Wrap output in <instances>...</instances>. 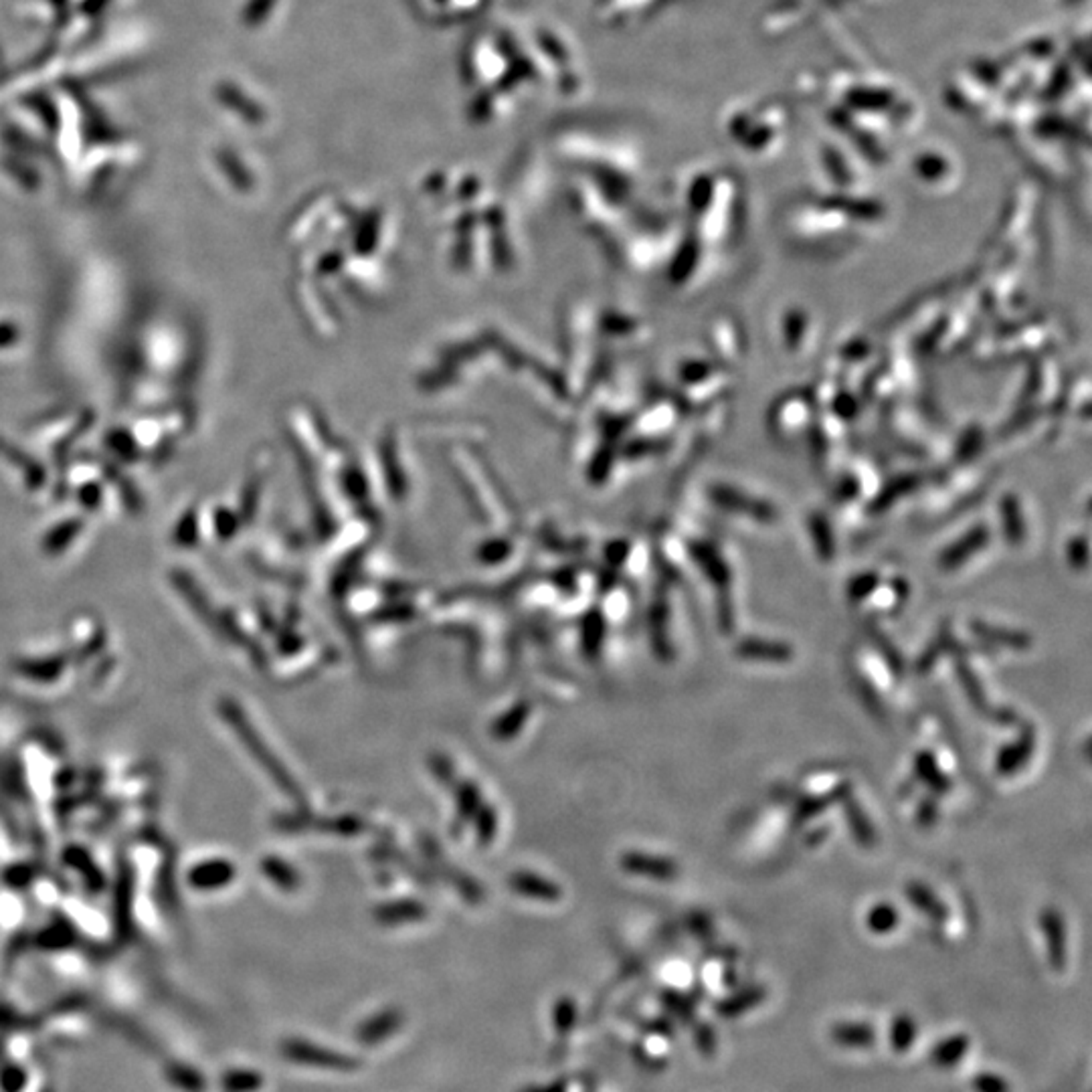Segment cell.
Wrapping results in <instances>:
<instances>
[{"label": "cell", "instance_id": "cell-9", "mask_svg": "<svg viewBox=\"0 0 1092 1092\" xmlns=\"http://www.w3.org/2000/svg\"><path fill=\"white\" fill-rule=\"evenodd\" d=\"M0 460H5L6 463L13 465V468H17V472L23 475L29 490H41V487H45L47 470L43 468V463H39L33 455H29L27 451L20 450L18 445L5 438H0Z\"/></svg>", "mask_w": 1092, "mask_h": 1092}, {"label": "cell", "instance_id": "cell-22", "mask_svg": "<svg viewBox=\"0 0 1092 1092\" xmlns=\"http://www.w3.org/2000/svg\"><path fill=\"white\" fill-rule=\"evenodd\" d=\"M1002 530L1007 543L1017 546L1026 540V521L1022 502L1017 500L1015 494H1005L1002 498Z\"/></svg>", "mask_w": 1092, "mask_h": 1092}, {"label": "cell", "instance_id": "cell-7", "mask_svg": "<svg viewBox=\"0 0 1092 1092\" xmlns=\"http://www.w3.org/2000/svg\"><path fill=\"white\" fill-rule=\"evenodd\" d=\"M1036 750V730L1027 725L1012 743L1002 747L995 755V773L1000 777H1014L1030 762Z\"/></svg>", "mask_w": 1092, "mask_h": 1092}, {"label": "cell", "instance_id": "cell-10", "mask_svg": "<svg viewBox=\"0 0 1092 1092\" xmlns=\"http://www.w3.org/2000/svg\"><path fill=\"white\" fill-rule=\"evenodd\" d=\"M1038 922H1040V929L1046 937L1050 965H1052L1054 969H1064L1068 951L1064 917L1060 915L1056 908H1044L1040 917H1038Z\"/></svg>", "mask_w": 1092, "mask_h": 1092}, {"label": "cell", "instance_id": "cell-27", "mask_svg": "<svg viewBox=\"0 0 1092 1092\" xmlns=\"http://www.w3.org/2000/svg\"><path fill=\"white\" fill-rule=\"evenodd\" d=\"M810 316L805 314L803 310H789L783 314L781 318V332H783V342H786L791 350H798L803 346L805 338L810 334Z\"/></svg>", "mask_w": 1092, "mask_h": 1092}, {"label": "cell", "instance_id": "cell-43", "mask_svg": "<svg viewBox=\"0 0 1092 1092\" xmlns=\"http://www.w3.org/2000/svg\"><path fill=\"white\" fill-rule=\"evenodd\" d=\"M265 870L270 872V876L283 888H295L298 886V876L292 870L288 864H282V862H275L270 860L268 866H265Z\"/></svg>", "mask_w": 1092, "mask_h": 1092}, {"label": "cell", "instance_id": "cell-15", "mask_svg": "<svg viewBox=\"0 0 1092 1092\" xmlns=\"http://www.w3.org/2000/svg\"><path fill=\"white\" fill-rule=\"evenodd\" d=\"M840 805H842L844 818L847 822V828H850L856 844L860 847H866V850H870V847H874L878 842V834H876L872 820L868 818V813L860 805V801L854 798V793H847L846 798L840 801Z\"/></svg>", "mask_w": 1092, "mask_h": 1092}, {"label": "cell", "instance_id": "cell-42", "mask_svg": "<svg viewBox=\"0 0 1092 1092\" xmlns=\"http://www.w3.org/2000/svg\"><path fill=\"white\" fill-rule=\"evenodd\" d=\"M915 820L920 828H932V825H935V822L939 820V803L935 795H929V798L918 803Z\"/></svg>", "mask_w": 1092, "mask_h": 1092}, {"label": "cell", "instance_id": "cell-4", "mask_svg": "<svg viewBox=\"0 0 1092 1092\" xmlns=\"http://www.w3.org/2000/svg\"><path fill=\"white\" fill-rule=\"evenodd\" d=\"M285 1054L295 1062L320 1066L326 1070H338V1073H353L360 1066V1062L353 1056H346L338 1050H328L322 1046H316L304 1040H294L285 1044Z\"/></svg>", "mask_w": 1092, "mask_h": 1092}, {"label": "cell", "instance_id": "cell-16", "mask_svg": "<svg viewBox=\"0 0 1092 1092\" xmlns=\"http://www.w3.org/2000/svg\"><path fill=\"white\" fill-rule=\"evenodd\" d=\"M95 470H100L105 482L114 486V490L118 492L126 512H130V514L142 512V508H144L142 496H140V492H138V487L134 486V482L128 478V475H126L122 470L115 468V465L108 460H95Z\"/></svg>", "mask_w": 1092, "mask_h": 1092}, {"label": "cell", "instance_id": "cell-17", "mask_svg": "<svg viewBox=\"0 0 1092 1092\" xmlns=\"http://www.w3.org/2000/svg\"><path fill=\"white\" fill-rule=\"evenodd\" d=\"M905 894H906L908 903L913 905L918 910V913H922V915H925L930 920L945 922L951 917L949 906L945 903H942V898L930 886H927L925 882H918V880H910V882L905 888Z\"/></svg>", "mask_w": 1092, "mask_h": 1092}, {"label": "cell", "instance_id": "cell-20", "mask_svg": "<svg viewBox=\"0 0 1092 1092\" xmlns=\"http://www.w3.org/2000/svg\"><path fill=\"white\" fill-rule=\"evenodd\" d=\"M955 676H957L959 686L963 688L965 696H967V700L971 702V706L978 710V713L990 716L993 706L990 704L988 694H985L978 674H975V670L969 666V660L963 654L955 655Z\"/></svg>", "mask_w": 1092, "mask_h": 1092}, {"label": "cell", "instance_id": "cell-35", "mask_svg": "<svg viewBox=\"0 0 1092 1092\" xmlns=\"http://www.w3.org/2000/svg\"><path fill=\"white\" fill-rule=\"evenodd\" d=\"M198 538V512L195 506L186 508V510L180 514L178 522L174 526V543L180 546H190L195 545Z\"/></svg>", "mask_w": 1092, "mask_h": 1092}, {"label": "cell", "instance_id": "cell-25", "mask_svg": "<svg viewBox=\"0 0 1092 1092\" xmlns=\"http://www.w3.org/2000/svg\"><path fill=\"white\" fill-rule=\"evenodd\" d=\"M83 530V521L79 516H69L66 521L53 526L43 538V550L49 555H61L73 540L79 536Z\"/></svg>", "mask_w": 1092, "mask_h": 1092}, {"label": "cell", "instance_id": "cell-13", "mask_svg": "<svg viewBox=\"0 0 1092 1092\" xmlns=\"http://www.w3.org/2000/svg\"><path fill=\"white\" fill-rule=\"evenodd\" d=\"M508 886H510L512 893L516 894L533 900H545V903H555V900L563 896V890H560V886L555 884L553 880L538 876L530 870L512 872L508 876Z\"/></svg>", "mask_w": 1092, "mask_h": 1092}, {"label": "cell", "instance_id": "cell-14", "mask_svg": "<svg viewBox=\"0 0 1092 1092\" xmlns=\"http://www.w3.org/2000/svg\"><path fill=\"white\" fill-rule=\"evenodd\" d=\"M426 917H427V908L417 898L389 900V903L378 905L375 908V920L378 922V925H385V927L409 925V922H417Z\"/></svg>", "mask_w": 1092, "mask_h": 1092}, {"label": "cell", "instance_id": "cell-18", "mask_svg": "<svg viewBox=\"0 0 1092 1092\" xmlns=\"http://www.w3.org/2000/svg\"><path fill=\"white\" fill-rule=\"evenodd\" d=\"M913 771H915L917 779L922 783V786H927L932 795H945L953 789V781L939 765L935 752H930V750L917 752L915 761H913Z\"/></svg>", "mask_w": 1092, "mask_h": 1092}, {"label": "cell", "instance_id": "cell-45", "mask_svg": "<svg viewBox=\"0 0 1092 1092\" xmlns=\"http://www.w3.org/2000/svg\"><path fill=\"white\" fill-rule=\"evenodd\" d=\"M20 336H23V330H20L17 322L0 320V350L17 346L20 342Z\"/></svg>", "mask_w": 1092, "mask_h": 1092}, {"label": "cell", "instance_id": "cell-33", "mask_svg": "<svg viewBox=\"0 0 1092 1092\" xmlns=\"http://www.w3.org/2000/svg\"><path fill=\"white\" fill-rule=\"evenodd\" d=\"M953 643H955V642H953V635L949 631L947 633L942 631L939 635V638L935 642H932V643H929L927 648L922 650V654L918 655L917 666H915L917 672L918 674H929L932 670V667L937 666V662L941 660V655L953 650Z\"/></svg>", "mask_w": 1092, "mask_h": 1092}, {"label": "cell", "instance_id": "cell-11", "mask_svg": "<svg viewBox=\"0 0 1092 1092\" xmlns=\"http://www.w3.org/2000/svg\"><path fill=\"white\" fill-rule=\"evenodd\" d=\"M847 793H852V783L844 781V783H837L834 789L825 791V793L805 795V798H801L793 810V815H791L793 828H801L803 823H808L810 820L818 818V815L828 810L830 805L840 803Z\"/></svg>", "mask_w": 1092, "mask_h": 1092}, {"label": "cell", "instance_id": "cell-21", "mask_svg": "<svg viewBox=\"0 0 1092 1092\" xmlns=\"http://www.w3.org/2000/svg\"><path fill=\"white\" fill-rule=\"evenodd\" d=\"M402 1024V1014L399 1010H385L370 1017L356 1030V1040L366 1046H375L378 1042L397 1032Z\"/></svg>", "mask_w": 1092, "mask_h": 1092}, {"label": "cell", "instance_id": "cell-12", "mask_svg": "<svg viewBox=\"0 0 1092 1092\" xmlns=\"http://www.w3.org/2000/svg\"><path fill=\"white\" fill-rule=\"evenodd\" d=\"M735 654L743 660L752 662H775L786 664L793 660V645L779 640H765V638H747L737 643Z\"/></svg>", "mask_w": 1092, "mask_h": 1092}, {"label": "cell", "instance_id": "cell-32", "mask_svg": "<svg viewBox=\"0 0 1092 1092\" xmlns=\"http://www.w3.org/2000/svg\"><path fill=\"white\" fill-rule=\"evenodd\" d=\"M603 640H606V623H603V618L599 613H593V618L582 625V654H585L589 660H595L603 650Z\"/></svg>", "mask_w": 1092, "mask_h": 1092}, {"label": "cell", "instance_id": "cell-29", "mask_svg": "<svg viewBox=\"0 0 1092 1092\" xmlns=\"http://www.w3.org/2000/svg\"><path fill=\"white\" fill-rule=\"evenodd\" d=\"M810 536L815 546V555L822 560H832L835 557V538L832 534L830 522L822 514H813L810 521Z\"/></svg>", "mask_w": 1092, "mask_h": 1092}, {"label": "cell", "instance_id": "cell-8", "mask_svg": "<svg viewBox=\"0 0 1092 1092\" xmlns=\"http://www.w3.org/2000/svg\"><path fill=\"white\" fill-rule=\"evenodd\" d=\"M971 633L975 638L985 642L988 645H995V648H1003V650H1012V652H1027L1032 648V638L1030 633L1020 631V630H1010V628H1003V625H993L990 621H983V619H975L971 621Z\"/></svg>", "mask_w": 1092, "mask_h": 1092}, {"label": "cell", "instance_id": "cell-46", "mask_svg": "<svg viewBox=\"0 0 1092 1092\" xmlns=\"http://www.w3.org/2000/svg\"><path fill=\"white\" fill-rule=\"evenodd\" d=\"M915 1034V1024L910 1022V1017H896V1022L893 1024V1040L894 1046L898 1048H905V1038L906 1036H913Z\"/></svg>", "mask_w": 1092, "mask_h": 1092}, {"label": "cell", "instance_id": "cell-49", "mask_svg": "<svg viewBox=\"0 0 1092 1092\" xmlns=\"http://www.w3.org/2000/svg\"><path fill=\"white\" fill-rule=\"evenodd\" d=\"M526 1092H565V1085L563 1083H555L546 1088H530Z\"/></svg>", "mask_w": 1092, "mask_h": 1092}, {"label": "cell", "instance_id": "cell-23", "mask_svg": "<svg viewBox=\"0 0 1092 1092\" xmlns=\"http://www.w3.org/2000/svg\"><path fill=\"white\" fill-rule=\"evenodd\" d=\"M455 791V828H463L465 823L475 818V813L482 808V791L474 781H462L453 787Z\"/></svg>", "mask_w": 1092, "mask_h": 1092}, {"label": "cell", "instance_id": "cell-40", "mask_svg": "<svg viewBox=\"0 0 1092 1092\" xmlns=\"http://www.w3.org/2000/svg\"><path fill=\"white\" fill-rule=\"evenodd\" d=\"M1066 557H1068V563L1073 569H1076V570L1086 569V565H1088V540L1085 536H1074L1068 543Z\"/></svg>", "mask_w": 1092, "mask_h": 1092}, {"label": "cell", "instance_id": "cell-34", "mask_svg": "<svg viewBox=\"0 0 1092 1092\" xmlns=\"http://www.w3.org/2000/svg\"><path fill=\"white\" fill-rule=\"evenodd\" d=\"M872 642L876 645L878 654L884 657L888 670L893 672V676L894 678H903V674H905V657H903V654L898 652V648H894V643L890 642L884 633H880L876 630H872Z\"/></svg>", "mask_w": 1092, "mask_h": 1092}, {"label": "cell", "instance_id": "cell-28", "mask_svg": "<svg viewBox=\"0 0 1092 1092\" xmlns=\"http://www.w3.org/2000/svg\"><path fill=\"white\" fill-rule=\"evenodd\" d=\"M880 587H882V575L878 570H862L847 581L846 597L850 603L860 606V603L870 599Z\"/></svg>", "mask_w": 1092, "mask_h": 1092}, {"label": "cell", "instance_id": "cell-5", "mask_svg": "<svg viewBox=\"0 0 1092 1092\" xmlns=\"http://www.w3.org/2000/svg\"><path fill=\"white\" fill-rule=\"evenodd\" d=\"M990 538L991 533L985 524L971 526L961 538H957L955 543L942 550L939 557V569L945 572L961 569L967 560H971L975 555H979L981 550L990 545Z\"/></svg>", "mask_w": 1092, "mask_h": 1092}, {"label": "cell", "instance_id": "cell-26", "mask_svg": "<svg viewBox=\"0 0 1092 1092\" xmlns=\"http://www.w3.org/2000/svg\"><path fill=\"white\" fill-rule=\"evenodd\" d=\"M103 445L108 448L115 458H120L126 463H132L140 460L142 445L138 443L134 431L126 427H114L103 436Z\"/></svg>", "mask_w": 1092, "mask_h": 1092}, {"label": "cell", "instance_id": "cell-2", "mask_svg": "<svg viewBox=\"0 0 1092 1092\" xmlns=\"http://www.w3.org/2000/svg\"><path fill=\"white\" fill-rule=\"evenodd\" d=\"M233 725H235L237 733L243 738V743H246L247 749L253 752V755L258 757L259 765L270 773L271 779L275 781V786H278L280 789H283V793H288L294 801H298V803L302 801L304 803L302 787L292 779L288 769L282 767V762L278 759H275L273 752L261 743V738L258 737L256 730H253V726H249L246 723V718H243V714L239 713V710H235V713H233Z\"/></svg>", "mask_w": 1092, "mask_h": 1092}, {"label": "cell", "instance_id": "cell-41", "mask_svg": "<svg viewBox=\"0 0 1092 1092\" xmlns=\"http://www.w3.org/2000/svg\"><path fill=\"white\" fill-rule=\"evenodd\" d=\"M553 1017H555V1026H557V1030L565 1034V1032H569V1030H570L572 1024H575V1017H577V1005L572 1003L570 1000H567V998H565V1000H560V1002H557V1005H555V1014H553Z\"/></svg>", "mask_w": 1092, "mask_h": 1092}, {"label": "cell", "instance_id": "cell-36", "mask_svg": "<svg viewBox=\"0 0 1092 1092\" xmlns=\"http://www.w3.org/2000/svg\"><path fill=\"white\" fill-rule=\"evenodd\" d=\"M475 837L482 847L490 846L498 834V813L492 805H482L475 813Z\"/></svg>", "mask_w": 1092, "mask_h": 1092}, {"label": "cell", "instance_id": "cell-47", "mask_svg": "<svg viewBox=\"0 0 1092 1092\" xmlns=\"http://www.w3.org/2000/svg\"><path fill=\"white\" fill-rule=\"evenodd\" d=\"M237 521L233 518V514L227 510V508H217L215 510V528L221 536H231L233 528H235Z\"/></svg>", "mask_w": 1092, "mask_h": 1092}, {"label": "cell", "instance_id": "cell-31", "mask_svg": "<svg viewBox=\"0 0 1092 1092\" xmlns=\"http://www.w3.org/2000/svg\"><path fill=\"white\" fill-rule=\"evenodd\" d=\"M898 922L900 913L896 906L890 903H878L868 910L866 915V927L870 929L874 935H888V932H893L898 927Z\"/></svg>", "mask_w": 1092, "mask_h": 1092}, {"label": "cell", "instance_id": "cell-3", "mask_svg": "<svg viewBox=\"0 0 1092 1092\" xmlns=\"http://www.w3.org/2000/svg\"><path fill=\"white\" fill-rule=\"evenodd\" d=\"M714 500L723 510L752 516L750 521H757L761 524H773L777 522L779 518L777 510L771 504L761 500L755 494L750 496L743 490H738V487H728V484H720V487H716Z\"/></svg>", "mask_w": 1092, "mask_h": 1092}, {"label": "cell", "instance_id": "cell-6", "mask_svg": "<svg viewBox=\"0 0 1092 1092\" xmlns=\"http://www.w3.org/2000/svg\"><path fill=\"white\" fill-rule=\"evenodd\" d=\"M619 866L631 876L655 880V882H672L680 874V866L666 856H654L648 852H625Z\"/></svg>", "mask_w": 1092, "mask_h": 1092}, {"label": "cell", "instance_id": "cell-37", "mask_svg": "<svg viewBox=\"0 0 1092 1092\" xmlns=\"http://www.w3.org/2000/svg\"><path fill=\"white\" fill-rule=\"evenodd\" d=\"M720 358H723V363H735L737 358H740L743 354V350H740V336L738 330L735 328L733 322H720Z\"/></svg>", "mask_w": 1092, "mask_h": 1092}, {"label": "cell", "instance_id": "cell-48", "mask_svg": "<svg viewBox=\"0 0 1092 1092\" xmlns=\"http://www.w3.org/2000/svg\"><path fill=\"white\" fill-rule=\"evenodd\" d=\"M975 1086H978V1090H981V1092H1005V1086H1003L1002 1080L993 1078V1076L978 1078L975 1080Z\"/></svg>", "mask_w": 1092, "mask_h": 1092}, {"label": "cell", "instance_id": "cell-39", "mask_svg": "<svg viewBox=\"0 0 1092 1092\" xmlns=\"http://www.w3.org/2000/svg\"><path fill=\"white\" fill-rule=\"evenodd\" d=\"M429 769L433 773V777H436L441 786L453 787L455 769H453V762L450 761V757H445L443 752H436V755L429 757Z\"/></svg>", "mask_w": 1092, "mask_h": 1092}, {"label": "cell", "instance_id": "cell-19", "mask_svg": "<svg viewBox=\"0 0 1092 1092\" xmlns=\"http://www.w3.org/2000/svg\"><path fill=\"white\" fill-rule=\"evenodd\" d=\"M692 557L696 560V565L700 567V570H702L704 575L710 579V582H713L714 587H718L720 593H726V589L730 585V579H733V572H730L725 557L710 545L692 546Z\"/></svg>", "mask_w": 1092, "mask_h": 1092}, {"label": "cell", "instance_id": "cell-1", "mask_svg": "<svg viewBox=\"0 0 1092 1092\" xmlns=\"http://www.w3.org/2000/svg\"><path fill=\"white\" fill-rule=\"evenodd\" d=\"M815 417L813 401L803 393L783 395L771 409V429L775 436L787 441L801 439L811 429Z\"/></svg>", "mask_w": 1092, "mask_h": 1092}, {"label": "cell", "instance_id": "cell-44", "mask_svg": "<svg viewBox=\"0 0 1092 1092\" xmlns=\"http://www.w3.org/2000/svg\"><path fill=\"white\" fill-rule=\"evenodd\" d=\"M761 998H762V991L757 990V988L755 990L740 991V993L733 995V998L725 1002L723 1010L725 1012H740V1010H745V1007H749V1005H755Z\"/></svg>", "mask_w": 1092, "mask_h": 1092}, {"label": "cell", "instance_id": "cell-24", "mask_svg": "<svg viewBox=\"0 0 1092 1092\" xmlns=\"http://www.w3.org/2000/svg\"><path fill=\"white\" fill-rule=\"evenodd\" d=\"M530 710H533V706H530V702H524V700L516 702L512 708H508L502 716H498L492 723V730H490L492 737L496 740L514 738L522 730L524 723L530 716Z\"/></svg>", "mask_w": 1092, "mask_h": 1092}, {"label": "cell", "instance_id": "cell-38", "mask_svg": "<svg viewBox=\"0 0 1092 1092\" xmlns=\"http://www.w3.org/2000/svg\"><path fill=\"white\" fill-rule=\"evenodd\" d=\"M78 500L90 512L100 510V506L103 504V486L93 480L83 482L78 490Z\"/></svg>", "mask_w": 1092, "mask_h": 1092}, {"label": "cell", "instance_id": "cell-30", "mask_svg": "<svg viewBox=\"0 0 1092 1092\" xmlns=\"http://www.w3.org/2000/svg\"><path fill=\"white\" fill-rule=\"evenodd\" d=\"M666 630H667V609H666V606H660V607H655L650 615V635H652L654 654L664 662H667L674 655Z\"/></svg>", "mask_w": 1092, "mask_h": 1092}]
</instances>
